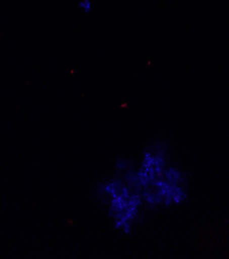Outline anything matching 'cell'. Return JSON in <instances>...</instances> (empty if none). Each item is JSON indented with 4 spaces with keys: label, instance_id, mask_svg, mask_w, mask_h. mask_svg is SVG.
I'll list each match as a JSON object with an SVG mask.
<instances>
[{
    "label": "cell",
    "instance_id": "1",
    "mask_svg": "<svg viewBox=\"0 0 229 259\" xmlns=\"http://www.w3.org/2000/svg\"><path fill=\"white\" fill-rule=\"evenodd\" d=\"M157 193L161 205L179 206L188 200V192L185 184H171L163 178H159L151 184Z\"/></svg>",
    "mask_w": 229,
    "mask_h": 259
},
{
    "label": "cell",
    "instance_id": "2",
    "mask_svg": "<svg viewBox=\"0 0 229 259\" xmlns=\"http://www.w3.org/2000/svg\"><path fill=\"white\" fill-rule=\"evenodd\" d=\"M167 182L171 184H185L186 183V175L179 168L175 166L167 165L162 177Z\"/></svg>",
    "mask_w": 229,
    "mask_h": 259
}]
</instances>
